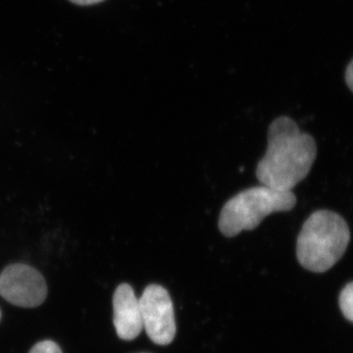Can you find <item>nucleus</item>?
<instances>
[{"instance_id":"9","label":"nucleus","mask_w":353,"mask_h":353,"mask_svg":"<svg viewBox=\"0 0 353 353\" xmlns=\"http://www.w3.org/2000/svg\"><path fill=\"white\" fill-rule=\"evenodd\" d=\"M345 82L353 92V59L348 64L347 71H345Z\"/></svg>"},{"instance_id":"4","label":"nucleus","mask_w":353,"mask_h":353,"mask_svg":"<svg viewBox=\"0 0 353 353\" xmlns=\"http://www.w3.org/2000/svg\"><path fill=\"white\" fill-rule=\"evenodd\" d=\"M143 329L153 343L167 345L176 334L175 316L170 294L159 285L146 287L139 299Z\"/></svg>"},{"instance_id":"3","label":"nucleus","mask_w":353,"mask_h":353,"mask_svg":"<svg viewBox=\"0 0 353 353\" xmlns=\"http://www.w3.org/2000/svg\"><path fill=\"white\" fill-rule=\"evenodd\" d=\"M292 190H279L267 185L250 188L232 197L221 211L219 230L224 236L252 231L274 212L290 211L296 206Z\"/></svg>"},{"instance_id":"5","label":"nucleus","mask_w":353,"mask_h":353,"mask_svg":"<svg viewBox=\"0 0 353 353\" xmlns=\"http://www.w3.org/2000/svg\"><path fill=\"white\" fill-rule=\"evenodd\" d=\"M46 294L43 275L29 265H9L0 274V296L14 305L36 307L46 301Z\"/></svg>"},{"instance_id":"8","label":"nucleus","mask_w":353,"mask_h":353,"mask_svg":"<svg viewBox=\"0 0 353 353\" xmlns=\"http://www.w3.org/2000/svg\"><path fill=\"white\" fill-rule=\"evenodd\" d=\"M29 353H62L57 343L51 341H43L37 343Z\"/></svg>"},{"instance_id":"7","label":"nucleus","mask_w":353,"mask_h":353,"mask_svg":"<svg viewBox=\"0 0 353 353\" xmlns=\"http://www.w3.org/2000/svg\"><path fill=\"white\" fill-rule=\"evenodd\" d=\"M340 307L343 316L353 322V282L345 285L340 294Z\"/></svg>"},{"instance_id":"6","label":"nucleus","mask_w":353,"mask_h":353,"mask_svg":"<svg viewBox=\"0 0 353 353\" xmlns=\"http://www.w3.org/2000/svg\"><path fill=\"white\" fill-rule=\"evenodd\" d=\"M113 321L116 333L122 340L132 341L143 329L139 299L128 284L120 285L113 296Z\"/></svg>"},{"instance_id":"1","label":"nucleus","mask_w":353,"mask_h":353,"mask_svg":"<svg viewBox=\"0 0 353 353\" xmlns=\"http://www.w3.org/2000/svg\"><path fill=\"white\" fill-rule=\"evenodd\" d=\"M317 155L314 139L294 120L279 117L269 127L268 146L256 168L262 185L292 190L307 176Z\"/></svg>"},{"instance_id":"10","label":"nucleus","mask_w":353,"mask_h":353,"mask_svg":"<svg viewBox=\"0 0 353 353\" xmlns=\"http://www.w3.org/2000/svg\"><path fill=\"white\" fill-rule=\"evenodd\" d=\"M72 3H75L77 6H94V4L101 3L104 0H69Z\"/></svg>"},{"instance_id":"2","label":"nucleus","mask_w":353,"mask_h":353,"mask_svg":"<svg viewBox=\"0 0 353 353\" xmlns=\"http://www.w3.org/2000/svg\"><path fill=\"white\" fill-rule=\"evenodd\" d=\"M350 241V229L343 217L329 210L316 211L304 222L297 238V259L307 270L323 273L343 257Z\"/></svg>"}]
</instances>
